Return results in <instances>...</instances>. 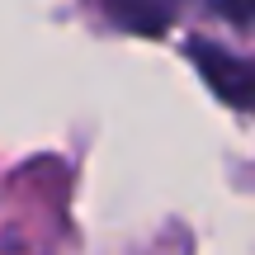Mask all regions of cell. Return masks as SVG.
Returning <instances> with one entry per match:
<instances>
[{
    "instance_id": "cell-1",
    "label": "cell",
    "mask_w": 255,
    "mask_h": 255,
    "mask_svg": "<svg viewBox=\"0 0 255 255\" xmlns=\"http://www.w3.org/2000/svg\"><path fill=\"white\" fill-rule=\"evenodd\" d=\"M203 81L237 109H255V0H208L189 33Z\"/></svg>"
},
{
    "instance_id": "cell-2",
    "label": "cell",
    "mask_w": 255,
    "mask_h": 255,
    "mask_svg": "<svg viewBox=\"0 0 255 255\" xmlns=\"http://www.w3.org/2000/svg\"><path fill=\"white\" fill-rule=\"evenodd\" d=\"M100 14H109L119 28H142V33H161L184 0H95Z\"/></svg>"
}]
</instances>
